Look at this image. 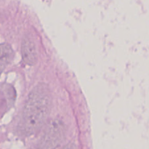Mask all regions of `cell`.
Here are the masks:
<instances>
[{
    "mask_svg": "<svg viewBox=\"0 0 149 149\" xmlns=\"http://www.w3.org/2000/svg\"><path fill=\"white\" fill-rule=\"evenodd\" d=\"M62 149H77V146H76L75 144L73 143H69L67 144V145Z\"/></svg>",
    "mask_w": 149,
    "mask_h": 149,
    "instance_id": "5b68a950",
    "label": "cell"
},
{
    "mask_svg": "<svg viewBox=\"0 0 149 149\" xmlns=\"http://www.w3.org/2000/svg\"><path fill=\"white\" fill-rule=\"evenodd\" d=\"M50 91L47 84L40 83L29 93L20 116L19 127L25 135L37 132L47 119L50 111Z\"/></svg>",
    "mask_w": 149,
    "mask_h": 149,
    "instance_id": "6da1fadb",
    "label": "cell"
},
{
    "mask_svg": "<svg viewBox=\"0 0 149 149\" xmlns=\"http://www.w3.org/2000/svg\"><path fill=\"white\" fill-rule=\"evenodd\" d=\"M21 53L23 60L26 64L34 65L37 61V49L33 39L30 35H26L21 43Z\"/></svg>",
    "mask_w": 149,
    "mask_h": 149,
    "instance_id": "3957f363",
    "label": "cell"
},
{
    "mask_svg": "<svg viewBox=\"0 0 149 149\" xmlns=\"http://www.w3.org/2000/svg\"><path fill=\"white\" fill-rule=\"evenodd\" d=\"M13 58V50L11 46L7 43L1 45V55H0V65L1 70L3 71L6 66L11 62Z\"/></svg>",
    "mask_w": 149,
    "mask_h": 149,
    "instance_id": "277c9868",
    "label": "cell"
},
{
    "mask_svg": "<svg viewBox=\"0 0 149 149\" xmlns=\"http://www.w3.org/2000/svg\"><path fill=\"white\" fill-rule=\"evenodd\" d=\"M64 125L55 119L47 125L35 149H57L64 138Z\"/></svg>",
    "mask_w": 149,
    "mask_h": 149,
    "instance_id": "7a4b0ae2",
    "label": "cell"
}]
</instances>
